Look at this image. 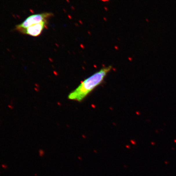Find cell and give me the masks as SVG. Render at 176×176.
<instances>
[{"label": "cell", "mask_w": 176, "mask_h": 176, "mask_svg": "<svg viewBox=\"0 0 176 176\" xmlns=\"http://www.w3.org/2000/svg\"><path fill=\"white\" fill-rule=\"evenodd\" d=\"M53 15V13L51 12H44L31 15L21 24L17 25L15 27V30L20 32L22 30L33 25L49 21Z\"/></svg>", "instance_id": "2"}, {"label": "cell", "mask_w": 176, "mask_h": 176, "mask_svg": "<svg viewBox=\"0 0 176 176\" xmlns=\"http://www.w3.org/2000/svg\"><path fill=\"white\" fill-rule=\"evenodd\" d=\"M48 21H45L40 23L35 24L30 26L26 29L22 30L19 32L32 37H38L40 36L44 30L46 29L48 26Z\"/></svg>", "instance_id": "3"}, {"label": "cell", "mask_w": 176, "mask_h": 176, "mask_svg": "<svg viewBox=\"0 0 176 176\" xmlns=\"http://www.w3.org/2000/svg\"><path fill=\"white\" fill-rule=\"evenodd\" d=\"M112 67H104L81 82L75 90L68 95L70 100L81 101L84 100L90 92L103 82Z\"/></svg>", "instance_id": "1"}]
</instances>
